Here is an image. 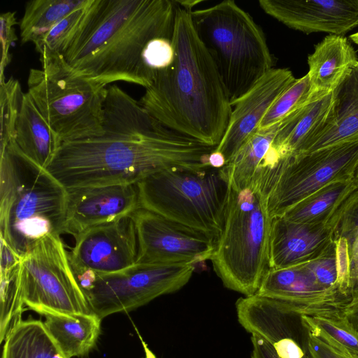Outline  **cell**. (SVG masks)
Segmentation results:
<instances>
[{
	"label": "cell",
	"mask_w": 358,
	"mask_h": 358,
	"mask_svg": "<svg viewBox=\"0 0 358 358\" xmlns=\"http://www.w3.org/2000/svg\"><path fill=\"white\" fill-rule=\"evenodd\" d=\"M103 129L62 143L46 169L66 189L135 185L170 168L212 169L215 147L165 127L116 85L108 87Z\"/></svg>",
	"instance_id": "1"
},
{
	"label": "cell",
	"mask_w": 358,
	"mask_h": 358,
	"mask_svg": "<svg viewBox=\"0 0 358 358\" xmlns=\"http://www.w3.org/2000/svg\"><path fill=\"white\" fill-rule=\"evenodd\" d=\"M176 1L173 60L157 72L139 103L165 127L216 148L228 127L232 106L213 59L196 30L193 8Z\"/></svg>",
	"instance_id": "2"
},
{
	"label": "cell",
	"mask_w": 358,
	"mask_h": 358,
	"mask_svg": "<svg viewBox=\"0 0 358 358\" xmlns=\"http://www.w3.org/2000/svg\"><path fill=\"white\" fill-rule=\"evenodd\" d=\"M176 1L90 0L83 21L62 56L78 73L107 85L152 83L142 56L156 38H172Z\"/></svg>",
	"instance_id": "3"
},
{
	"label": "cell",
	"mask_w": 358,
	"mask_h": 358,
	"mask_svg": "<svg viewBox=\"0 0 358 358\" xmlns=\"http://www.w3.org/2000/svg\"><path fill=\"white\" fill-rule=\"evenodd\" d=\"M0 154V238L22 257L44 236L64 234L67 189L13 148Z\"/></svg>",
	"instance_id": "4"
},
{
	"label": "cell",
	"mask_w": 358,
	"mask_h": 358,
	"mask_svg": "<svg viewBox=\"0 0 358 358\" xmlns=\"http://www.w3.org/2000/svg\"><path fill=\"white\" fill-rule=\"evenodd\" d=\"M196 30L210 54L232 104L274 65L265 34L233 0L192 10Z\"/></svg>",
	"instance_id": "5"
},
{
	"label": "cell",
	"mask_w": 358,
	"mask_h": 358,
	"mask_svg": "<svg viewBox=\"0 0 358 358\" xmlns=\"http://www.w3.org/2000/svg\"><path fill=\"white\" fill-rule=\"evenodd\" d=\"M229 186L223 226L210 260L225 287L248 296L257 293L270 268L272 217L257 191Z\"/></svg>",
	"instance_id": "6"
},
{
	"label": "cell",
	"mask_w": 358,
	"mask_h": 358,
	"mask_svg": "<svg viewBox=\"0 0 358 358\" xmlns=\"http://www.w3.org/2000/svg\"><path fill=\"white\" fill-rule=\"evenodd\" d=\"M29 71L27 92L62 143L103 134L108 87L76 73L62 55L43 48Z\"/></svg>",
	"instance_id": "7"
},
{
	"label": "cell",
	"mask_w": 358,
	"mask_h": 358,
	"mask_svg": "<svg viewBox=\"0 0 358 358\" xmlns=\"http://www.w3.org/2000/svg\"><path fill=\"white\" fill-rule=\"evenodd\" d=\"M140 208L217 239L224 223L229 182L221 169L170 168L136 184Z\"/></svg>",
	"instance_id": "8"
},
{
	"label": "cell",
	"mask_w": 358,
	"mask_h": 358,
	"mask_svg": "<svg viewBox=\"0 0 358 358\" xmlns=\"http://www.w3.org/2000/svg\"><path fill=\"white\" fill-rule=\"evenodd\" d=\"M358 166V139L278 159L260 168L252 189L264 197L271 217L327 184L353 178Z\"/></svg>",
	"instance_id": "9"
},
{
	"label": "cell",
	"mask_w": 358,
	"mask_h": 358,
	"mask_svg": "<svg viewBox=\"0 0 358 358\" xmlns=\"http://www.w3.org/2000/svg\"><path fill=\"white\" fill-rule=\"evenodd\" d=\"M194 270L195 265L188 263H136L113 273L76 277L92 312L102 320L178 291L189 282Z\"/></svg>",
	"instance_id": "10"
},
{
	"label": "cell",
	"mask_w": 358,
	"mask_h": 358,
	"mask_svg": "<svg viewBox=\"0 0 358 358\" xmlns=\"http://www.w3.org/2000/svg\"><path fill=\"white\" fill-rule=\"evenodd\" d=\"M24 305L39 314L93 313L59 235L48 234L21 257Z\"/></svg>",
	"instance_id": "11"
},
{
	"label": "cell",
	"mask_w": 358,
	"mask_h": 358,
	"mask_svg": "<svg viewBox=\"0 0 358 358\" xmlns=\"http://www.w3.org/2000/svg\"><path fill=\"white\" fill-rule=\"evenodd\" d=\"M131 217L137 239L136 263H188L210 260L215 240L176 223L152 211L140 208Z\"/></svg>",
	"instance_id": "12"
},
{
	"label": "cell",
	"mask_w": 358,
	"mask_h": 358,
	"mask_svg": "<svg viewBox=\"0 0 358 358\" xmlns=\"http://www.w3.org/2000/svg\"><path fill=\"white\" fill-rule=\"evenodd\" d=\"M238 321L251 335L267 341L280 358H303L309 332L301 316L285 303L257 294L236 302Z\"/></svg>",
	"instance_id": "13"
},
{
	"label": "cell",
	"mask_w": 358,
	"mask_h": 358,
	"mask_svg": "<svg viewBox=\"0 0 358 358\" xmlns=\"http://www.w3.org/2000/svg\"><path fill=\"white\" fill-rule=\"evenodd\" d=\"M68 252L75 275L109 273L136 264L138 239L131 215L87 229Z\"/></svg>",
	"instance_id": "14"
},
{
	"label": "cell",
	"mask_w": 358,
	"mask_h": 358,
	"mask_svg": "<svg viewBox=\"0 0 358 358\" xmlns=\"http://www.w3.org/2000/svg\"><path fill=\"white\" fill-rule=\"evenodd\" d=\"M138 208L136 184L69 189L64 234L75 238L90 228L129 217Z\"/></svg>",
	"instance_id": "15"
},
{
	"label": "cell",
	"mask_w": 358,
	"mask_h": 358,
	"mask_svg": "<svg viewBox=\"0 0 358 358\" xmlns=\"http://www.w3.org/2000/svg\"><path fill=\"white\" fill-rule=\"evenodd\" d=\"M296 80L289 69L273 68L232 104L228 127L215 149L224 156L226 164L258 131L269 108Z\"/></svg>",
	"instance_id": "16"
},
{
	"label": "cell",
	"mask_w": 358,
	"mask_h": 358,
	"mask_svg": "<svg viewBox=\"0 0 358 358\" xmlns=\"http://www.w3.org/2000/svg\"><path fill=\"white\" fill-rule=\"evenodd\" d=\"M259 5L267 15L307 34L343 36L358 27V0H259Z\"/></svg>",
	"instance_id": "17"
},
{
	"label": "cell",
	"mask_w": 358,
	"mask_h": 358,
	"mask_svg": "<svg viewBox=\"0 0 358 358\" xmlns=\"http://www.w3.org/2000/svg\"><path fill=\"white\" fill-rule=\"evenodd\" d=\"M257 294L286 303L300 315H314L343 308L350 301L320 285L306 264L284 268H269Z\"/></svg>",
	"instance_id": "18"
},
{
	"label": "cell",
	"mask_w": 358,
	"mask_h": 358,
	"mask_svg": "<svg viewBox=\"0 0 358 358\" xmlns=\"http://www.w3.org/2000/svg\"><path fill=\"white\" fill-rule=\"evenodd\" d=\"M327 222L291 221L283 216L272 217L269 242L270 268H284L306 264L320 256L334 241Z\"/></svg>",
	"instance_id": "19"
},
{
	"label": "cell",
	"mask_w": 358,
	"mask_h": 358,
	"mask_svg": "<svg viewBox=\"0 0 358 358\" xmlns=\"http://www.w3.org/2000/svg\"><path fill=\"white\" fill-rule=\"evenodd\" d=\"M356 139H358V62L334 89L332 104L326 119L300 155Z\"/></svg>",
	"instance_id": "20"
},
{
	"label": "cell",
	"mask_w": 358,
	"mask_h": 358,
	"mask_svg": "<svg viewBox=\"0 0 358 358\" xmlns=\"http://www.w3.org/2000/svg\"><path fill=\"white\" fill-rule=\"evenodd\" d=\"M333 101V91L315 92L280 124L267 153L268 160L301 154L326 119Z\"/></svg>",
	"instance_id": "21"
},
{
	"label": "cell",
	"mask_w": 358,
	"mask_h": 358,
	"mask_svg": "<svg viewBox=\"0 0 358 358\" xmlns=\"http://www.w3.org/2000/svg\"><path fill=\"white\" fill-rule=\"evenodd\" d=\"M62 143L59 136L45 120L29 93L23 92L14 140L7 146L46 169Z\"/></svg>",
	"instance_id": "22"
},
{
	"label": "cell",
	"mask_w": 358,
	"mask_h": 358,
	"mask_svg": "<svg viewBox=\"0 0 358 358\" xmlns=\"http://www.w3.org/2000/svg\"><path fill=\"white\" fill-rule=\"evenodd\" d=\"M357 62V53L346 37L327 36L308 57L312 92L333 91Z\"/></svg>",
	"instance_id": "23"
},
{
	"label": "cell",
	"mask_w": 358,
	"mask_h": 358,
	"mask_svg": "<svg viewBox=\"0 0 358 358\" xmlns=\"http://www.w3.org/2000/svg\"><path fill=\"white\" fill-rule=\"evenodd\" d=\"M48 332L67 358L87 355L101 333V319L94 313L43 312Z\"/></svg>",
	"instance_id": "24"
},
{
	"label": "cell",
	"mask_w": 358,
	"mask_h": 358,
	"mask_svg": "<svg viewBox=\"0 0 358 358\" xmlns=\"http://www.w3.org/2000/svg\"><path fill=\"white\" fill-rule=\"evenodd\" d=\"M279 124L259 129L221 168L234 189H252L277 134Z\"/></svg>",
	"instance_id": "25"
},
{
	"label": "cell",
	"mask_w": 358,
	"mask_h": 358,
	"mask_svg": "<svg viewBox=\"0 0 358 358\" xmlns=\"http://www.w3.org/2000/svg\"><path fill=\"white\" fill-rule=\"evenodd\" d=\"M1 358H67L41 320H21L7 334Z\"/></svg>",
	"instance_id": "26"
},
{
	"label": "cell",
	"mask_w": 358,
	"mask_h": 358,
	"mask_svg": "<svg viewBox=\"0 0 358 358\" xmlns=\"http://www.w3.org/2000/svg\"><path fill=\"white\" fill-rule=\"evenodd\" d=\"M356 189L353 178L333 181L298 203L282 216L301 223L327 222Z\"/></svg>",
	"instance_id": "27"
},
{
	"label": "cell",
	"mask_w": 358,
	"mask_h": 358,
	"mask_svg": "<svg viewBox=\"0 0 358 358\" xmlns=\"http://www.w3.org/2000/svg\"><path fill=\"white\" fill-rule=\"evenodd\" d=\"M341 309L302 315L303 324L311 334L338 354L346 358H358V333L344 317Z\"/></svg>",
	"instance_id": "28"
},
{
	"label": "cell",
	"mask_w": 358,
	"mask_h": 358,
	"mask_svg": "<svg viewBox=\"0 0 358 358\" xmlns=\"http://www.w3.org/2000/svg\"><path fill=\"white\" fill-rule=\"evenodd\" d=\"M89 0H34L26 3L20 22L22 44L38 43L58 22Z\"/></svg>",
	"instance_id": "29"
},
{
	"label": "cell",
	"mask_w": 358,
	"mask_h": 358,
	"mask_svg": "<svg viewBox=\"0 0 358 358\" xmlns=\"http://www.w3.org/2000/svg\"><path fill=\"white\" fill-rule=\"evenodd\" d=\"M0 341L2 343L12 328L22 320L24 305L21 259L16 264L1 268Z\"/></svg>",
	"instance_id": "30"
},
{
	"label": "cell",
	"mask_w": 358,
	"mask_h": 358,
	"mask_svg": "<svg viewBox=\"0 0 358 358\" xmlns=\"http://www.w3.org/2000/svg\"><path fill=\"white\" fill-rule=\"evenodd\" d=\"M313 94L308 74L296 79L271 105L261 121L259 129L280 122L304 104Z\"/></svg>",
	"instance_id": "31"
},
{
	"label": "cell",
	"mask_w": 358,
	"mask_h": 358,
	"mask_svg": "<svg viewBox=\"0 0 358 358\" xmlns=\"http://www.w3.org/2000/svg\"><path fill=\"white\" fill-rule=\"evenodd\" d=\"M22 93L17 80L10 77L0 80V148L6 147L13 142Z\"/></svg>",
	"instance_id": "32"
},
{
	"label": "cell",
	"mask_w": 358,
	"mask_h": 358,
	"mask_svg": "<svg viewBox=\"0 0 358 358\" xmlns=\"http://www.w3.org/2000/svg\"><path fill=\"white\" fill-rule=\"evenodd\" d=\"M88 3L78 8L53 27L46 35L36 44V50L39 52L43 48L50 51L62 54V52L73 35L76 33L83 21Z\"/></svg>",
	"instance_id": "33"
},
{
	"label": "cell",
	"mask_w": 358,
	"mask_h": 358,
	"mask_svg": "<svg viewBox=\"0 0 358 358\" xmlns=\"http://www.w3.org/2000/svg\"><path fill=\"white\" fill-rule=\"evenodd\" d=\"M173 58L174 49L171 39L156 38L149 42L143 51L142 59L152 83L157 72L167 68Z\"/></svg>",
	"instance_id": "34"
},
{
	"label": "cell",
	"mask_w": 358,
	"mask_h": 358,
	"mask_svg": "<svg viewBox=\"0 0 358 358\" xmlns=\"http://www.w3.org/2000/svg\"><path fill=\"white\" fill-rule=\"evenodd\" d=\"M306 266L320 285L329 290L337 292L342 294L339 291L337 284L334 241L320 256L306 263Z\"/></svg>",
	"instance_id": "35"
},
{
	"label": "cell",
	"mask_w": 358,
	"mask_h": 358,
	"mask_svg": "<svg viewBox=\"0 0 358 358\" xmlns=\"http://www.w3.org/2000/svg\"><path fill=\"white\" fill-rule=\"evenodd\" d=\"M328 223L334 239L358 229V189L342 203Z\"/></svg>",
	"instance_id": "36"
},
{
	"label": "cell",
	"mask_w": 358,
	"mask_h": 358,
	"mask_svg": "<svg viewBox=\"0 0 358 358\" xmlns=\"http://www.w3.org/2000/svg\"><path fill=\"white\" fill-rule=\"evenodd\" d=\"M336 247L337 284L340 292L350 301V263L348 240L340 236L334 239Z\"/></svg>",
	"instance_id": "37"
},
{
	"label": "cell",
	"mask_w": 358,
	"mask_h": 358,
	"mask_svg": "<svg viewBox=\"0 0 358 358\" xmlns=\"http://www.w3.org/2000/svg\"><path fill=\"white\" fill-rule=\"evenodd\" d=\"M15 13V12L8 11L0 15L1 44L0 80L5 79L4 71L11 60L9 51L12 44L17 39L15 29V25L17 24Z\"/></svg>",
	"instance_id": "38"
},
{
	"label": "cell",
	"mask_w": 358,
	"mask_h": 358,
	"mask_svg": "<svg viewBox=\"0 0 358 358\" xmlns=\"http://www.w3.org/2000/svg\"><path fill=\"white\" fill-rule=\"evenodd\" d=\"M345 237L348 242L350 263V295L351 300L358 298V229ZM350 300V301H351Z\"/></svg>",
	"instance_id": "39"
},
{
	"label": "cell",
	"mask_w": 358,
	"mask_h": 358,
	"mask_svg": "<svg viewBox=\"0 0 358 358\" xmlns=\"http://www.w3.org/2000/svg\"><path fill=\"white\" fill-rule=\"evenodd\" d=\"M308 358H346L310 332L308 340Z\"/></svg>",
	"instance_id": "40"
},
{
	"label": "cell",
	"mask_w": 358,
	"mask_h": 358,
	"mask_svg": "<svg viewBox=\"0 0 358 358\" xmlns=\"http://www.w3.org/2000/svg\"><path fill=\"white\" fill-rule=\"evenodd\" d=\"M251 358H280L274 348L263 338L251 335Z\"/></svg>",
	"instance_id": "41"
},
{
	"label": "cell",
	"mask_w": 358,
	"mask_h": 358,
	"mask_svg": "<svg viewBox=\"0 0 358 358\" xmlns=\"http://www.w3.org/2000/svg\"><path fill=\"white\" fill-rule=\"evenodd\" d=\"M341 311L348 322L358 333V298L348 302L343 307Z\"/></svg>",
	"instance_id": "42"
},
{
	"label": "cell",
	"mask_w": 358,
	"mask_h": 358,
	"mask_svg": "<svg viewBox=\"0 0 358 358\" xmlns=\"http://www.w3.org/2000/svg\"><path fill=\"white\" fill-rule=\"evenodd\" d=\"M209 164L213 169H221L226 164L224 156L214 150L209 157Z\"/></svg>",
	"instance_id": "43"
},
{
	"label": "cell",
	"mask_w": 358,
	"mask_h": 358,
	"mask_svg": "<svg viewBox=\"0 0 358 358\" xmlns=\"http://www.w3.org/2000/svg\"><path fill=\"white\" fill-rule=\"evenodd\" d=\"M136 331L138 334V336L141 342L143 348L145 352V358H157L153 352L150 349L146 342L143 339L141 335L140 334L138 329L134 326Z\"/></svg>",
	"instance_id": "44"
},
{
	"label": "cell",
	"mask_w": 358,
	"mask_h": 358,
	"mask_svg": "<svg viewBox=\"0 0 358 358\" xmlns=\"http://www.w3.org/2000/svg\"><path fill=\"white\" fill-rule=\"evenodd\" d=\"M353 182H354V185H355L356 189H358V166L356 169V171H355L354 177H353Z\"/></svg>",
	"instance_id": "45"
},
{
	"label": "cell",
	"mask_w": 358,
	"mask_h": 358,
	"mask_svg": "<svg viewBox=\"0 0 358 358\" xmlns=\"http://www.w3.org/2000/svg\"><path fill=\"white\" fill-rule=\"evenodd\" d=\"M350 38L357 45H358V31L350 35Z\"/></svg>",
	"instance_id": "46"
},
{
	"label": "cell",
	"mask_w": 358,
	"mask_h": 358,
	"mask_svg": "<svg viewBox=\"0 0 358 358\" xmlns=\"http://www.w3.org/2000/svg\"><path fill=\"white\" fill-rule=\"evenodd\" d=\"M303 358H308V355H307L304 356Z\"/></svg>",
	"instance_id": "47"
}]
</instances>
